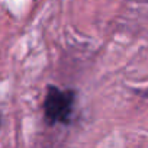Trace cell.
<instances>
[{"label":"cell","mask_w":148,"mask_h":148,"mask_svg":"<svg viewBox=\"0 0 148 148\" xmlns=\"http://www.w3.org/2000/svg\"><path fill=\"white\" fill-rule=\"evenodd\" d=\"M76 105V93L73 90H61L48 86L44 99V116L49 125L70 123Z\"/></svg>","instance_id":"1"}]
</instances>
